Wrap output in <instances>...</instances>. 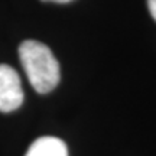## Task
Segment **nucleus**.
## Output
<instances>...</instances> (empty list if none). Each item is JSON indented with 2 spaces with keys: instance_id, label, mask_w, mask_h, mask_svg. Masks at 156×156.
Wrapping results in <instances>:
<instances>
[{
  "instance_id": "nucleus-3",
  "label": "nucleus",
  "mask_w": 156,
  "mask_h": 156,
  "mask_svg": "<svg viewBox=\"0 0 156 156\" xmlns=\"http://www.w3.org/2000/svg\"><path fill=\"white\" fill-rule=\"evenodd\" d=\"M25 156H68V149L61 139L54 136H44L29 146Z\"/></svg>"
},
{
  "instance_id": "nucleus-4",
  "label": "nucleus",
  "mask_w": 156,
  "mask_h": 156,
  "mask_svg": "<svg viewBox=\"0 0 156 156\" xmlns=\"http://www.w3.org/2000/svg\"><path fill=\"white\" fill-rule=\"evenodd\" d=\"M147 6H149V12H151L152 17L156 20V0H147Z\"/></svg>"
},
{
  "instance_id": "nucleus-1",
  "label": "nucleus",
  "mask_w": 156,
  "mask_h": 156,
  "mask_svg": "<svg viewBox=\"0 0 156 156\" xmlns=\"http://www.w3.org/2000/svg\"><path fill=\"white\" fill-rule=\"evenodd\" d=\"M19 58L29 83L39 94H46L58 85L59 64L45 44L34 39L23 41L19 46Z\"/></svg>"
},
{
  "instance_id": "nucleus-2",
  "label": "nucleus",
  "mask_w": 156,
  "mask_h": 156,
  "mask_svg": "<svg viewBox=\"0 0 156 156\" xmlns=\"http://www.w3.org/2000/svg\"><path fill=\"white\" fill-rule=\"evenodd\" d=\"M22 103L23 90L17 73L9 65L0 64V112H13Z\"/></svg>"
},
{
  "instance_id": "nucleus-5",
  "label": "nucleus",
  "mask_w": 156,
  "mask_h": 156,
  "mask_svg": "<svg viewBox=\"0 0 156 156\" xmlns=\"http://www.w3.org/2000/svg\"><path fill=\"white\" fill-rule=\"evenodd\" d=\"M42 2H52V3H69L73 0H42Z\"/></svg>"
}]
</instances>
